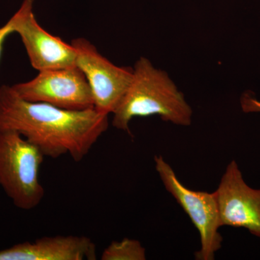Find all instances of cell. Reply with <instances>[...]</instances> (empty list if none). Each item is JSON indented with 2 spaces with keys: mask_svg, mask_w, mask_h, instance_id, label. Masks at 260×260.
Here are the masks:
<instances>
[{
  "mask_svg": "<svg viewBox=\"0 0 260 260\" xmlns=\"http://www.w3.org/2000/svg\"><path fill=\"white\" fill-rule=\"evenodd\" d=\"M109 126L95 109L70 111L25 100L9 85L0 86V130L18 132L44 156L68 155L80 162Z\"/></svg>",
  "mask_w": 260,
  "mask_h": 260,
  "instance_id": "cell-1",
  "label": "cell"
},
{
  "mask_svg": "<svg viewBox=\"0 0 260 260\" xmlns=\"http://www.w3.org/2000/svg\"><path fill=\"white\" fill-rule=\"evenodd\" d=\"M113 115V126L129 133L130 121L137 116L158 115L177 125H190L192 110L167 73L140 57L129 88Z\"/></svg>",
  "mask_w": 260,
  "mask_h": 260,
  "instance_id": "cell-2",
  "label": "cell"
},
{
  "mask_svg": "<svg viewBox=\"0 0 260 260\" xmlns=\"http://www.w3.org/2000/svg\"><path fill=\"white\" fill-rule=\"evenodd\" d=\"M44 154L13 130H0V186L17 208L30 210L45 195L39 179Z\"/></svg>",
  "mask_w": 260,
  "mask_h": 260,
  "instance_id": "cell-3",
  "label": "cell"
},
{
  "mask_svg": "<svg viewBox=\"0 0 260 260\" xmlns=\"http://www.w3.org/2000/svg\"><path fill=\"white\" fill-rule=\"evenodd\" d=\"M155 169L166 189L175 198L199 232L200 249L195 253L198 260L215 259L221 248L223 237L218 205L213 193L191 190L178 179L175 172L161 155L154 158Z\"/></svg>",
  "mask_w": 260,
  "mask_h": 260,
  "instance_id": "cell-4",
  "label": "cell"
},
{
  "mask_svg": "<svg viewBox=\"0 0 260 260\" xmlns=\"http://www.w3.org/2000/svg\"><path fill=\"white\" fill-rule=\"evenodd\" d=\"M12 87L28 102L44 103L65 110L94 109L91 89L77 65L39 72L34 79Z\"/></svg>",
  "mask_w": 260,
  "mask_h": 260,
  "instance_id": "cell-5",
  "label": "cell"
},
{
  "mask_svg": "<svg viewBox=\"0 0 260 260\" xmlns=\"http://www.w3.org/2000/svg\"><path fill=\"white\" fill-rule=\"evenodd\" d=\"M71 44L76 51V65L91 89L94 109L107 115L113 114L129 88L133 69L113 64L85 38L75 39Z\"/></svg>",
  "mask_w": 260,
  "mask_h": 260,
  "instance_id": "cell-6",
  "label": "cell"
},
{
  "mask_svg": "<svg viewBox=\"0 0 260 260\" xmlns=\"http://www.w3.org/2000/svg\"><path fill=\"white\" fill-rule=\"evenodd\" d=\"M34 0H23L9 20L13 32L21 39L30 64L39 72L75 66V48L39 25L34 13Z\"/></svg>",
  "mask_w": 260,
  "mask_h": 260,
  "instance_id": "cell-7",
  "label": "cell"
},
{
  "mask_svg": "<svg viewBox=\"0 0 260 260\" xmlns=\"http://www.w3.org/2000/svg\"><path fill=\"white\" fill-rule=\"evenodd\" d=\"M214 194L221 227L244 228L260 238V189L246 184L236 160L227 166Z\"/></svg>",
  "mask_w": 260,
  "mask_h": 260,
  "instance_id": "cell-8",
  "label": "cell"
},
{
  "mask_svg": "<svg viewBox=\"0 0 260 260\" xmlns=\"http://www.w3.org/2000/svg\"><path fill=\"white\" fill-rule=\"evenodd\" d=\"M96 246L85 236H55L0 250V260H95Z\"/></svg>",
  "mask_w": 260,
  "mask_h": 260,
  "instance_id": "cell-9",
  "label": "cell"
},
{
  "mask_svg": "<svg viewBox=\"0 0 260 260\" xmlns=\"http://www.w3.org/2000/svg\"><path fill=\"white\" fill-rule=\"evenodd\" d=\"M102 260H145L146 250L139 241L126 239L113 241L103 251Z\"/></svg>",
  "mask_w": 260,
  "mask_h": 260,
  "instance_id": "cell-10",
  "label": "cell"
},
{
  "mask_svg": "<svg viewBox=\"0 0 260 260\" xmlns=\"http://www.w3.org/2000/svg\"><path fill=\"white\" fill-rule=\"evenodd\" d=\"M241 105L245 113H260V102L250 94L244 93L241 99Z\"/></svg>",
  "mask_w": 260,
  "mask_h": 260,
  "instance_id": "cell-11",
  "label": "cell"
},
{
  "mask_svg": "<svg viewBox=\"0 0 260 260\" xmlns=\"http://www.w3.org/2000/svg\"><path fill=\"white\" fill-rule=\"evenodd\" d=\"M12 34H13V28L8 20L7 23L0 28V59H1L2 52H3V45L5 40Z\"/></svg>",
  "mask_w": 260,
  "mask_h": 260,
  "instance_id": "cell-12",
  "label": "cell"
}]
</instances>
